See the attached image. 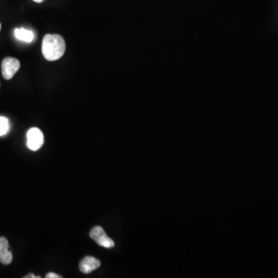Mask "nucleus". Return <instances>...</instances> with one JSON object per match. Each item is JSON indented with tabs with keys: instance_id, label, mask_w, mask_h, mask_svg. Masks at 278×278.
I'll use <instances>...</instances> for the list:
<instances>
[{
	"instance_id": "nucleus-1",
	"label": "nucleus",
	"mask_w": 278,
	"mask_h": 278,
	"mask_svg": "<svg viewBox=\"0 0 278 278\" xmlns=\"http://www.w3.org/2000/svg\"><path fill=\"white\" fill-rule=\"evenodd\" d=\"M66 43L58 34H46L42 43V53L47 61H54L62 58L65 53Z\"/></svg>"
},
{
	"instance_id": "nucleus-2",
	"label": "nucleus",
	"mask_w": 278,
	"mask_h": 278,
	"mask_svg": "<svg viewBox=\"0 0 278 278\" xmlns=\"http://www.w3.org/2000/svg\"><path fill=\"white\" fill-rule=\"evenodd\" d=\"M90 237L92 240H95L99 246H103V247L110 249V248H113L115 246V243H114L113 240L110 237H107L104 229L101 227H99V226L94 227L91 230Z\"/></svg>"
},
{
	"instance_id": "nucleus-3",
	"label": "nucleus",
	"mask_w": 278,
	"mask_h": 278,
	"mask_svg": "<svg viewBox=\"0 0 278 278\" xmlns=\"http://www.w3.org/2000/svg\"><path fill=\"white\" fill-rule=\"evenodd\" d=\"M20 68L19 60L13 58H6L2 63L3 77L6 80H10Z\"/></svg>"
},
{
	"instance_id": "nucleus-4",
	"label": "nucleus",
	"mask_w": 278,
	"mask_h": 278,
	"mask_svg": "<svg viewBox=\"0 0 278 278\" xmlns=\"http://www.w3.org/2000/svg\"><path fill=\"white\" fill-rule=\"evenodd\" d=\"M27 146L31 150L37 151L44 143V136L39 128H32L28 131Z\"/></svg>"
},
{
	"instance_id": "nucleus-5",
	"label": "nucleus",
	"mask_w": 278,
	"mask_h": 278,
	"mask_svg": "<svg viewBox=\"0 0 278 278\" xmlns=\"http://www.w3.org/2000/svg\"><path fill=\"white\" fill-rule=\"evenodd\" d=\"M0 261L8 265L13 261V254L10 249L9 242L5 237H0Z\"/></svg>"
},
{
	"instance_id": "nucleus-6",
	"label": "nucleus",
	"mask_w": 278,
	"mask_h": 278,
	"mask_svg": "<svg viewBox=\"0 0 278 278\" xmlns=\"http://www.w3.org/2000/svg\"><path fill=\"white\" fill-rule=\"evenodd\" d=\"M101 266V261L93 257H85L80 264L79 268L84 273H90L98 269Z\"/></svg>"
},
{
	"instance_id": "nucleus-7",
	"label": "nucleus",
	"mask_w": 278,
	"mask_h": 278,
	"mask_svg": "<svg viewBox=\"0 0 278 278\" xmlns=\"http://www.w3.org/2000/svg\"><path fill=\"white\" fill-rule=\"evenodd\" d=\"M14 34L16 38L19 40H21V41L26 42V43H31V42L34 40V33H33L32 31L24 29V28L15 30Z\"/></svg>"
},
{
	"instance_id": "nucleus-8",
	"label": "nucleus",
	"mask_w": 278,
	"mask_h": 278,
	"mask_svg": "<svg viewBox=\"0 0 278 278\" xmlns=\"http://www.w3.org/2000/svg\"><path fill=\"white\" fill-rule=\"evenodd\" d=\"M10 129V124L8 119L5 117H0V136L7 134Z\"/></svg>"
},
{
	"instance_id": "nucleus-9",
	"label": "nucleus",
	"mask_w": 278,
	"mask_h": 278,
	"mask_svg": "<svg viewBox=\"0 0 278 278\" xmlns=\"http://www.w3.org/2000/svg\"><path fill=\"white\" fill-rule=\"evenodd\" d=\"M46 278H62V276H60L54 273H49L46 275Z\"/></svg>"
},
{
	"instance_id": "nucleus-10",
	"label": "nucleus",
	"mask_w": 278,
	"mask_h": 278,
	"mask_svg": "<svg viewBox=\"0 0 278 278\" xmlns=\"http://www.w3.org/2000/svg\"><path fill=\"white\" fill-rule=\"evenodd\" d=\"M40 276H34V274H28L27 276H25V278H40Z\"/></svg>"
},
{
	"instance_id": "nucleus-11",
	"label": "nucleus",
	"mask_w": 278,
	"mask_h": 278,
	"mask_svg": "<svg viewBox=\"0 0 278 278\" xmlns=\"http://www.w3.org/2000/svg\"><path fill=\"white\" fill-rule=\"evenodd\" d=\"M34 2L38 3V4H40V3L43 2V0H34Z\"/></svg>"
},
{
	"instance_id": "nucleus-12",
	"label": "nucleus",
	"mask_w": 278,
	"mask_h": 278,
	"mask_svg": "<svg viewBox=\"0 0 278 278\" xmlns=\"http://www.w3.org/2000/svg\"><path fill=\"white\" fill-rule=\"evenodd\" d=\"M0 31H1V23H0Z\"/></svg>"
}]
</instances>
